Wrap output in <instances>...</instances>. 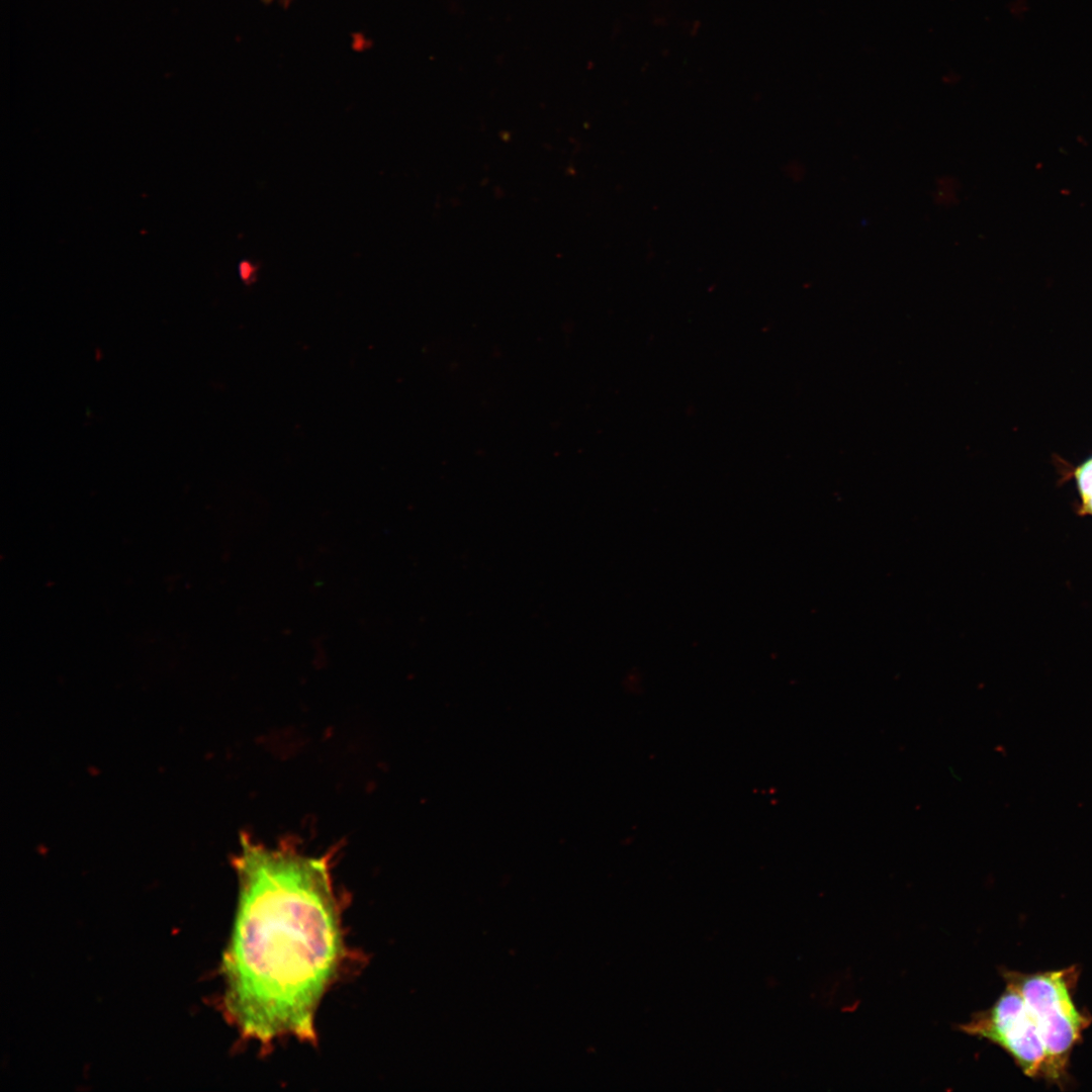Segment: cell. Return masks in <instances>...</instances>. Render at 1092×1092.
I'll list each match as a JSON object with an SVG mask.
<instances>
[{"label":"cell","mask_w":1092,"mask_h":1092,"mask_svg":"<svg viewBox=\"0 0 1092 1092\" xmlns=\"http://www.w3.org/2000/svg\"><path fill=\"white\" fill-rule=\"evenodd\" d=\"M239 896L222 954L223 1010L241 1034L268 1044L314 1042L315 1014L344 957L340 908L326 857L242 838Z\"/></svg>","instance_id":"obj_1"},{"label":"cell","mask_w":1092,"mask_h":1092,"mask_svg":"<svg viewBox=\"0 0 1092 1092\" xmlns=\"http://www.w3.org/2000/svg\"><path fill=\"white\" fill-rule=\"evenodd\" d=\"M1079 975L1077 965L1033 974L1002 972L1006 985L1022 996L1062 1085L1068 1081L1070 1056L1092 1022V1016L1079 1009L1073 999Z\"/></svg>","instance_id":"obj_2"},{"label":"cell","mask_w":1092,"mask_h":1092,"mask_svg":"<svg viewBox=\"0 0 1092 1092\" xmlns=\"http://www.w3.org/2000/svg\"><path fill=\"white\" fill-rule=\"evenodd\" d=\"M959 1029L999 1045L1025 1076L1063 1086L1037 1025L1022 996L1013 987L1006 985L1005 991L989 1009L974 1013Z\"/></svg>","instance_id":"obj_3"},{"label":"cell","mask_w":1092,"mask_h":1092,"mask_svg":"<svg viewBox=\"0 0 1092 1092\" xmlns=\"http://www.w3.org/2000/svg\"><path fill=\"white\" fill-rule=\"evenodd\" d=\"M1076 479L1083 508L1092 515V458L1076 470Z\"/></svg>","instance_id":"obj_4"},{"label":"cell","mask_w":1092,"mask_h":1092,"mask_svg":"<svg viewBox=\"0 0 1092 1092\" xmlns=\"http://www.w3.org/2000/svg\"><path fill=\"white\" fill-rule=\"evenodd\" d=\"M262 1H264L265 3H270V2H272L273 0H262Z\"/></svg>","instance_id":"obj_5"}]
</instances>
